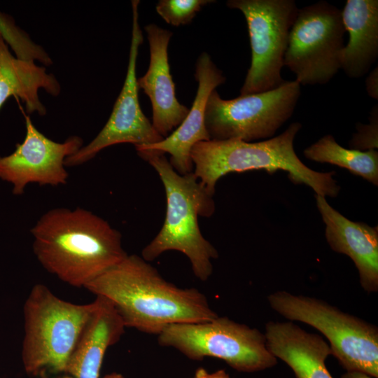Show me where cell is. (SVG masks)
Here are the masks:
<instances>
[{
    "label": "cell",
    "instance_id": "cell-1",
    "mask_svg": "<svg viewBox=\"0 0 378 378\" xmlns=\"http://www.w3.org/2000/svg\"><path fill=\"white\" fill-rule=\"evenodd\" d=\"M108 299L125 328L159 335L178 323L211 320L218 314L197 288H182L166 281L142 257L128 255L85 287Z\"/></svg>",
    "mask_w": 378,
    "mask_h": 378
},
{
    "label": "cell",
    "instance_id": "cell-2",
    "mask_svg": "<svg viewBox=\"0 0 378 378\" xmlns=\"http://www.w3.org/2000/svg\"><path fill=\"white\" fill-rule=\"evenodd\" d=\"M33 251L48 272L85 288L127 255L122 236L106 220L83 208H55L31 229Z\"/></svg>",
    "mask_w": 378,
    "mask_h": 378
},
{
    "label": "cell",
    "instance_id": "cell-3",
    "mask_svg": "<svg viewBox=\"0 0 378 378\" xmlns=\"http://www.w3.org/2000/svg\"><path fill=\"white\" fill-rule=\"evenodd\" d=\"M136 152L158 174L164 188L167 202L163 225L142 250L141 257L149 262L165 251H180L189 259L195 276L201 281H206L213 272L211 260L216 259L218 253L203 237L198 217L212 216L215 210L213 195L193 172L186 175L176 172L164 153L150 149Z\"/></svg>",
    "mask_w": 378,
    "mask_h": 378
},
{
    "label": "cell",
    "instance_id": "cell-4",
    "mask_svg": "<svg viewBox=\"0 0 378 378\" xmlns=\"http://www.w3.org/2000/svg\"><path fill=\"white\" fill-rule=\"evenodd\" d=\"M301 127L300 122H293L277 136L258 142L240 139L198 142L190 153L192 172L211 195L217 181L227 174L264 169L268 173L287 172L293 183L309 186L318 195L337 196L340 187L332 178L335 172L314 171L297 156L293 141Z\"/></svg>",
    "mask_w": 378,
    "mask_h": 378
},
{
    "label": "cell",
    "instance_id": "cell-5",
    "mask_svg": "<svg viewBox=\"0 0 378 378\" xmlns=\"http://www.w3.org/2000/svg\"><path fill=\"white\" fill-rule=\"evenodd\" d=\"M93 307V301H65L43 284L32 287L23 307L22 360L29 376L51 378L64 372Z\"/></svg>",
    "mask_w": 378,
    "mask_h": 378
},
{
    "label": "cell",
    "instance_id": "cell-6",
    "mask_svg": "<svg viewBox=\"0 0 378 378\" xmlns=\"http://www.w3.org/2000/svg\"><path fill=\"white\" fill-rule=\"evenodd\" d=\"M271 308L290 321L309 325L323 334L334 356L346 370L378 378V328L326 301L286 290L267 296Z\"/></svg>",
    "mask_w": 378,
    "mask_h": 378
},
{
    "label": "cell",
    "instance_id": "cell-7",
    "mask_svg": "<svg viewBox=\"0 0 378 378\" xmlns=\"http://www.w3.org/2000/svg\"><path fill=\"white\" fill-rule=\"evenodd\" d=\"M158 341L160 346L172 347L190 359L216 358L243 372L264 370L277 363L267 348L265 334L227 317L171 324L158 335Z\"/></svg>",
    "mask_w": 378,
    "mask_h": 378
},
{
    "label": "cell",
    "instance_id": "cell-8",
    "mask_svg": "<svg viewBox=\"0 0 378 378\" xmlns=\"http://www.w3.org/2000/svg\"><path fill=\"white\" fill-rule=\"evenodd\" d=\"M300 93L296 80H285L276 88L232 99H223L213 90L204 115L210 139L251 142L272 136L291 117Z\"/></svg>",
    "mask_w": 378,
    "mask_h": 378
},
{
    "label": "cell",
    "instance_id": "cell-9",
    "mask_svg": "<svg viewBox=\"0 0 378 378\" xmlns=\"http://www.w3.org/2000/svg\"><path fill=\"white\" fill-rule=\"evenodd\" d=\"M345 32L342 10L326 1L298 9L284 65L300 85L328 83L340 69Z\"/></svg>",
    "mask_w": 378,
    "mask_h": 378
},
{
    "label": "cell",
    "instance_id": "cell-10",
    "mask_svg": "<svg viewBox=\"0 0 378 378\" xmlns=\"http://www.w3.org/2000/svg\"><path fill=\"white\" fill-rule=\"evenodd\" d=\"M230 8L245 17L251 49V62L240 95L278 88L291 27L298 12L293 0H230Z\"/></svg>",
    "mask_w": 378,
    "mask_h": 378
},
{
    "label": "cell",
    "instance_id": "cell-11",
    "mask_svg": "<svg viewBox=\"0 0 378 378\" xmlns=\"http://www.w3.org/2000/svg\"><path fill=\"white\" fill-rule=\"evenodd\" d=\"M139 0L132 1V29L127 71L112 113L99 134L88 145L66 158L65 167H76L92 159L102 150L119 144L134 146L154 144L164 138L155 130L141 108L136 67L143 34L139 22Z\"/></svg>",
    "mask_w": 378,
    "mask_h": 378
},
{
    "label": "cell",
    "instance_id": "cell-12",
    "mask_svg": "<svg viewBox=\"0 0 378 378\" xmlns=\"http://www.w3.org/2000/svg\"><path fill=\"white\" fill-rule=\"evenodd\" d=\"M26 134L23 141L6 156H0V179L12 185L13 195H21L29 183L57 186L67 182L64 160L76 153L83 139L71 136L64 142L54 141L25 116Z\"/></svg>",
    "mask_w": 378,
    "mask_h": 378
},
{
    "label": "cell",
    "instance_id": "cell-13",
    "mask_svg": "<svg viewBox=\"0 0 378 378\" xmlns=\"http://www.w3.org/2000/svg\"><path fill=\"white\" fill-rule=\"evenodd\" d=\"M195 78L198 83L196 96L180 125L160 142L135 146L136 150L150 149L169 153L171 165L181 175L192 172L190 153L193 146L198 142L210 140L204 123L206 102L211 92L225 81L223 72L206 52H202L197 60Z\"/></svg>",
    "mask_w": 378,
    "mask_h": 378
},
{
    "label": "cell",
    "instance_id": "cell-14",
    "mask_svg": "<svg viewBox=\"0 0 378 378\" xmlns=\"http://www.w3.org/2000/svg\"><path fill=\"white\" fill-rule=\"evenodd\" d=\"M144 29L149 44L150 63L146 73L137 79L136 83L151 102L153 127L165 138L183 121L189 109L177 100L170 74L168 45L172 32L155 24H147Z\"/></svg>",
    "mask_w": 378,
    "mask_h": 378
},
{
    "label": "cell",
    "instance_id": "cell-15",
    "mask_svg": "<svg viewBox=\"0 0 378 378\" xmlns=\"http://www.w3.org/2000/svg\"><path fill=\"white\" fill-rule=\"evenodd\" d=\"M316 204L326 225V237L335 252L348 255L354 262L362 288L378 290V229L349 220L326 201L316 195Z\"/></svg>",
    "mask_w": 378,
    "mask_h": 378
},
{
    "label": "cell",
    "instance_id": "cell-16",
    "mask_svg": "<svg viewBox=\"0 0 378 378\" xmlns=\"http://www.w3.org/2000/svg\"><path fill=\"white\" fill-rule=\"evenodd\" d=\"M90 314L64 372L56 378H99L106 350L125 332L124 323L113 304L97 295Z\"/></svg>",
    "mask_w": 378,
    "mask_h": 378
},
{
    "label": "cell",
    "instance_id": "cell-17",
    "mask_svg": "<svg viewBox=\"0 0 378 378\" xmlns=\"http://www.w3.org/2000/svg\"><path fill=\"white\" fill-rule=\"evenodd\" d=\"M265 335L268 349L291 368L296 378H332L326 365L332 351L320 335L291 321L267 323Z\"/></svg>",
    "mask_w": 378,
    "mask_h": 378
},
{
    "label": "cell",
    "instance_id": "cell-18",
    "mask_svg": "<svg viewBox=\"0 0 378 378\" xmlns=\"http://www.w3.org/2000/svg\"><path fill=\"white\" fill-rule=\"evenodd\" d=\"M349 41L340 57V69L351 78L368 74L378 57V1L347 0L342 10Z\"/></svg>",
    "mask_w": 378,
    "mask_h": 378
},
{
    "label": "cell",
    "instance_id": "cell-19",
    "mask_svg": "<svg viewBox=\"0 0 378 378\" xmlns=\"http://www.w3.org/2000/svg\"><path fill=\"white\" fill-rule=\"evenodd\" d=\"M39 89L52 96L60 93V84L53 74H47L44 66L33 61L18 59L10 52L0 35V109L10 96H17L25 104L28 113L44 115L46 109L39 99Z\"/></svg>",
    "mask_w": 378,
    "mask_h": 378
},
{
    "label": "cell",
    "instance_id": "cell-20",
    "mask_svg": "<svg viewBox=\"0 0 378 378\" xmlns=\"http://www.w3.org/2000/svg\"><path fill=\"white\" fill-rule=\"evenodd\" d=\"M304 156L313 161L327 162L345 168L371 182L378 184V152L376 150H359L339 145L328 134L304 150Z\"/></svg>",
    "mask_w": 378,
    "mask_h": 378
},
{
    "label": "cell",
    "instance_id": "cell-21",
    "mask_svg": "<svg viewBox=\"0 0 378 378\" xmlns=\"http://www.w3.org/2000/svg\"><path fill=\"white\" fill-rule=\"evenodd\" d=\"M0 35L15 53L16 57L26 61L37 60L46 66L52 61L48 54L39 45L14 23L8 16L0 13Z\"/></svg>",
    "mask_w": 378,
    "mask_h": 378
},
{
    "label": "cell",
    "instance_id": "cell-22",
    "mask_svg": "<svg viewBox=\"0 0 378 378\" xmlns=\"http://www.w3.org/2000/svg\"><path fill=\"white\" fill-rule=\"evenodd\" d=\"M211 0H160L156 5L157 13L168 24L175 27L190 23L196 13Z\"/></svg>",
    "mask_w": 378,
    "mask_h": 378
},
{
    "label": "cell",
    "instance_id": "cell-23",
    "mask_svg": "<svg viewBox=\"0 0 378 378\" xmlns=\"http://www.w3.org/2000/svg\"><path fill=\"white\" fill-rule=\"evenodd\" d=\"M370 123L357 126L358 132L354 135L350 146L359 150L377 148L378 108L376 104L370 113Z\"/></svg>",
    "mask_w": 378,
    "mask_h": 378
},
{
    "label": "cell",
    "instance_id": "cell-24",
    "mask_svg": "<svg viewBox=\"0 0 378 378\" xmlns=\"http://www.w3.org/2000/svg\"><path fill=\"white\" fill-rule=\"evenodd\" d=\"M365 89L370 97L378 99V69L376 66L365 79Z\"/></svg>",
    "mask_w": 378,
    "mask_h": 378
},
{
    "label": "cell",
    "instance_id": "cell-25",
    "mask_svg": "<svg viewBox=\"0 0 378 378\" xmlns=\"http://www.w3.org/2000/svg\"><path fill=\"white\" fill-rule=\"evenodd\" d=\"M192 378H230V377L224 370H219L211 373L206 370L200 368Z\"/></svg>",
    "mask_w": 378,
    "mask_h": 378
},
{
    "label": "cell",
    "instance_id": "cell-26",
    "mask_svg": "<svg viewBox=\"0 0 378 378\" xmlns=\"http://www.w3.org/2000/svg\"><path fill=\"white\" fill-rule=\"evenodd\" d=\"M340 378H374L369 374L358 370H350L344 372Z\"/></svg>",
    "mask_w": 378,
    "mask_h": 378
},
{
    "label": "cell",
    "instance_id": "cell-27",
    "mask_svg": "<svg viewBox=\"0 0 378 378\" xmlns=\"http://www.w3.org/2000/svg\"><path fill=\"white\" fill-rule=\"evenodd\" d=\"M104 378H125L122 374L118 373H111L106 375Z\"/></svg>",
    "mask_w": 378,
    "mask_h": 378
}]
</instances>
